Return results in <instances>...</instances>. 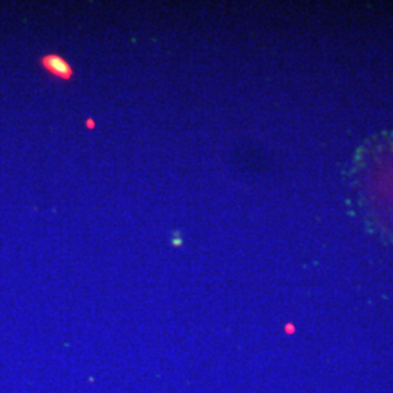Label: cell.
I'll return each mask as SVG.
<instances>
[{
  "label": "cell",
  "instance_id": "cell-1",
  "mask_svg": "<svg viewBox=\"0 0 393 393\" xmlns=\"http://www.w3.org/2000/svg\"><path fill=\"white\" fill-rule=\"evenodd\" d=\"M40 64L44 70H47L51 76L62 79V81H70L73 78V69L69 64L66 59H63L59 54H46L41 57Z\"/></svg>",
  "mask_w": 393,
  "mask_h": 393
},
{
  "label": "cell",
  "instance_id": "cell-2",
  "mask_svg": "<svg viewBox=\"0 0 393 393\" xmlns=\"http://www.w3.org/2000/svg\"><path fill=\"white\" fill-rule=\"evenodd\" d=\"M86 127H88V128H93V127H95V123H93L92 118L86 120Z\"/></svg>",
  "mask_w": 393,
  "mask_h": 393
},
{
  "label": "cell",
  "instance_id": "cell-3",
  "mask_svg": "<svg viewBox=\"0 0 393 393\" xmlns=\"http://www.w3.org/2000/svg\"><path fill=\"white\" fill-rule=\"evenodd\" d=\"M179 243H182V240H179V235L177 233L175 235V240H174V245H179Z\"/></svg>",
  "mask_w": 393,
  "mask_h": 393
}]
</instances>
